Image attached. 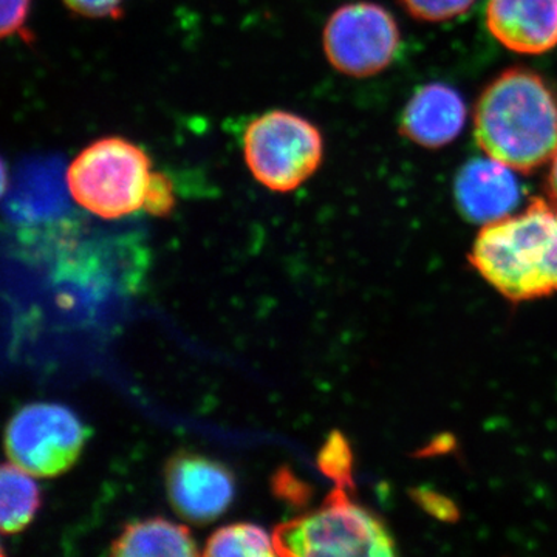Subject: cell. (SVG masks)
Returning a JSON list of instances; mask_svg holds the SVG:
<instances>
[{"instance_id": "ac0fdd59", "label": "cell", "mask_w": 557, "mask_h": 557, "mask_svg": "<svg viewBox=\"0 0 557 557\" xmlns=\"http://www.w3.org/2000/svg\"><path fill=\"white\" fill-rule=\"evenodd\" d=\"M32 0H2V28L3 39L11 36H21L24 42H30L32 35L27 32L28 16H30Z\"/></svg>"}, {"instance_id": "5bb4252c", "label": "cell", "mask_w": 557, "mask_h": 557, "mask_svg": "<svg viewBox=\"0 0 557 557\" xmlns=\"http://www.w3.org/2000/svg\"><path fill=\"white\" fill-rule=\"evenodd\" d=\"M205 556L262 557L276 555L273 537L252 523H236L220 528L208 539Z\"/></svg>"}, {"instance_id": "e0dca14e", "label": "cell", "mask_w": 557, "mask_h": 557, "mask_svg": "<svg viewBox=\"0 0 557 557\" xmlns=\"http://www.w3.org/2000/svg\"><path fill=\"white\" fill-rule=\"evenodd\" d=\"M174 182L163 172H152L143 209L156 218H166L174 211Z\"/></svg>"}, {"instance_id": "8992f818", "label": "cell", "mask_w": 557, "mask_h": 557, "mask_svg": "<svg viewBox=\"0 0 557 557\" xmlns=\"http://www.w3.org/2000/svg\"><path fill=\"white\" fill-rule=\"evenodd\" d=\"M89 435V429L65 406L35 403L11 418L7 456L35 478H57L76 463Z\"/></svg>"}, {"instance_id": "d6986e66", "label": "cell", "mask_w": 557, "mask_h": 557, "mask_svg": "<svg viewBox=\"0 0 557 557\" xmlns=\"http://www.w3.org/2000/svg\"><path fill=\"white\" fill-rule=\"evenodd\" d=\"M76 16L87 20H120L124 0H62Z\"/></svg>"}, {"instance_id": "44dd1931", "label": "cell", "mask_w": 557, "mask_h": 557, "mask_svg": "<svg viewBox=\"0 0 557 557\" xmlns=\"http://www.w3.org/2000/svg\"><path fill=\"white\" fill-rule=\"evenodd\" d=\"M547 190L548 196L552 197V200L557 203V150L555 156H553L552 166H549L548 177H547Z\"/></svg>"}, {"instance_id": "3957f363", "label": "cell", "mask_w": 557, "mask_h": 557, "mask_svg": "<svg viewBox=\"0 0 557 557\" xmlns=\"http://www.w3.org/2000/svg\"><path fill=\"white\" fill-rule=\"evenodd\" d=\"M152 160L129 139H95L67 170V188L81 208L106 220L127 218L145 207Z\"/></svg>"}, {"instance_id": "2e32d148", "label": "cell", "mask_w": 557, "mask_h": 557, "mask_svg": "<svg viewBox=\"0 0 557 557\" xmlns=\"http://www.w3.org/2000/svg\"><path fill=\"white\" fill-rule=\"evenodd\" d=\"M475 2L478 0H401L410 16L424 22L454 20L471 10Z\"/></svg>"}, {"instance_id": "ba28073f", "label": "cell", "mask_w": 557, "mask_h": 557, "mask_svg": "<svg viewBox=\"0 0 557 557\" xmlns=\"http://www.w3.org/2000/svg\"><path fill=\"white\" fill-rule=\"evenodd\" d=\"M168 497L175 512L205 525L219 519L234 500V478L228 468L199 454L178 453L164 469Z\"/></svg>"}, {"instance_id": "277c9868", "label": "cell", "mask_w": 557, "mask_h": 557, "mask_svg": "<svg viewBox=\"0 0 557 557\" xmlns=\"http://www.w3.org/2000/svg\"><path fill=\"white\" fill-rule=\"evenodd\" d=\"M273 542L278 556H394L397 552L384 523L341 486L317 511L276 527Z\"/></svg>"}, {"instance_id": "9a60e30c", "label": "cell", "mask_w": 557, "mask_h": 557, "mask_svg": "<svg viewBox=\"0 0 557 557\" xmlns=\"http://www.w3.org/2000/svg\"><path fill=\"white\" fill-rule=\"evenodd\" d=\"M351 453L348 448L347 440L339 434L333 432L330 434L327 442L324 443L318 456V467L321 472L336 486L354 487V478H351Z\"/></svg>"}, {"instance_id": "5b68a950", "label": "cell", "mask_w": 557, "mask_h": 557, "mask_svg": "<svg viewBox=\"0 0 557 557\" xmlns=\"http://www.w3.org/2000/svg\"><path fill=\"white\" fill-rule=\"evenodd\" d=\"M242 146L252 177L274 193L298 189L324 157V138L318 127L288 110H269L252 120Z\"/></svg>"}, {"instance_id": "30bf717a", "label": "cell", "mask_w": 557, "mask_h": 557, "mask_svg": "<svg viewBox=\"0 0 557 557\" xmlns=\"http://www.w3.org/2000/svg\"><path fill=\"white\" fill-rule=\"evenodd\" d=\"M486 25L508 50L547 53L557 46V0H490Z\"/></svg>"}, {"instance_id": "6da1fadb", "label": "cell", "mask_w": 557, "mask_h": 557, "mask_svg": "<svg viewBox=\"0 0 557 557\" xmlns=\"http://www.w3.org/2000/svg\"><path fill=\"white\" fill-rule=\"evenodd\" d=\"M478 145L512 171L531 172L557 150V97L547 81L509 69L480 95L474 113Z\"/></svg>"}, {"instance_id": "7c38bea8", "label": "cell", "mask_w": 557, "mask_h": 557, "mask_svg": "<svg viewBox=\"0 0 557 557\" xmlns=\"http://www.w3.org/2000/svg\"><path fill=\"white\" fill-rule=\"evenodd\" d=\"M110 553L120 557L197 556L188 528L161 518L135 520L112 542Z\"/></svg>"}, {"instance_id": "52a82bcc", "label": "cell", "mask_w": 557, "mask_h": 557, "mask_svg": "<svg viewBox=\"0 0 557 557\" xmlns=\"http://www.w3.org/2000/svg\"><path fill=\"white\" fill-rule=\"evenodd\" d=\"M322 46L336 72L351 78H369L386 70L397 57L398 24L376 3H347L329 17Z\"/></svg>"}, {"instance_id": "8fae6325", "label": "cell", "mask_w": 557, "mask_h": 557, "mask_svg": "<svg viewBox=\"0 0 557 557\" xmlns=\"http://www.w3.org/2000/svg\"><path fill=\"white\" fill-rule=\"evenodd\" d=\"M467 115V106L456 89L446 84H428L413 94L403 110L399 132L421 148L440 149L461 134Z\"/></svg>"}, {"instance_id": "7a4b0ae2", "label": "cell", "mask_w": 557, "mask_h": 557, "mask_svg": "<svg viewBox=\"0 0 557 557\" xmlns=\"http://www.w3.org/2000/svg\"><path fill=\"white\" fill-rule=\"evenodd\" d=\"M469 263L511 302L557 293V203L531 199L518 215L483 226Z\"/></svg>"}, {"instance_id": "9c48e42d", "label": "cell", "mask_w": 557, "mask_h": 557, "mask_svg": "<svg viewBox=\"0 0 557 557\" xmlns=\"http://www.w3.org/2000/svg\"><path fill=\"white\" fill-rule=\"evenodd\" d=\"M454 197L468 222L485 226L511 215L522 194L511 168L487 157L468 161L458 171Z\"/></svg>"}, {"instance_id": "4fadbf2b", "label": "cell", "mask_w": 557, "mask_h": 557, "mask_svg": "<svg viewBox=\"0 0 557 557\" xmlns=\"http://www.w3.org/2000/svg\"><path fill=\"white\" fill-rule=\"evenodd\" d=\"M35 475L14 463L3 465L0 472V523L5 534H16L30 525L40 507Z\"/></svg>"}, {"instance_id": "ffe728a7", "label": "cell", "mask_w": 557, "mask_h": 557, "mask_svg": "<svg viewBox=\"0 0 557 557\" xmlns=\"http://www.w3.org/2000/svg\"><path fill=\"white\" fill-rule=\"evenodd\" d=\"M276 487L277 493L288 500L300 502V497H302V485L296 482V479L293 475H289L288 472H281V474L276 478Z\"/></svg>"}]
</instances>
